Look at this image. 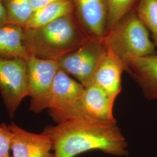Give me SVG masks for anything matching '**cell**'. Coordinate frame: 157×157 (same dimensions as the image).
<instances>
[{"instance_id": "cell-1", "label": "cell", "mask_w": 157, "mask_h": 157, "mask_svg": "<svg viewBox=\"0 0 157 157\" xmlns=\"http://www.w3.org/2000/svg\"><path fill=\"white\" fill-rule=\"evenodd\" d=\"M54 157H75L98 150L115 157H127L128 144L117 124L78 119L45 127Z\"/></svg>"}, {"instance_id": "cell-2", "label": "cell", "mask_w": 157, "mask_h": 157, "mask_svg": "<svg viewBox=\"0 0 157 157\" xmlns=\"http://www.w3.org/2000/svg\"><path fill=\"white\" fill-rule=\"evenodd\" d=\"M90 37L74 13L37 28H23V43L29 56L58 62Z\"/></svg>"}, {"instance_id": "cell-3", "label": "cell", "mask_w": 157, "mask_h": 157, "mask_svg": "<svg viewBox=\"0 0 157 157\" xmlns=\"http://www.w3.org/2000/svg\"><path fill=\"white\" fill-rule=\"evenodd\" d=\"M102 40L107 51L119 58L126 69L130 59L157 52L148 30L135 10L125 15L107 31Z\"/></svg>"}, {"instance_id": "cell-4", "label": "cell", "mask_w": 157, "mask_h": 157, "mask_svg": "<svg viewBox=\"0 0 157 157\" xmlns=\"http://www.w3.org/2000/svg\"><path fill=\"white\" fill-rule=\"evenodd\" d=\"M84 90L78 81L59 69L48 108L49 115L56 124L82 118L91 120L85 111Z\"/></svg>"}, {"instance_id": "cell-5", "label": "cell", "mask_w": 157, "mask_h": 157, "mask_svg": "<svg viewBox=\"0 0 157 157\" xmlns=\"http://www.w3.org/2000/svg\"><path fill=\"white\" fill-rule=\"evenodd\" d=\"M107 53L102 39L90 37L57 62L60 69L86 87L93 83L95 71Z\"/></svg>"}, {"instance_id": "cell-6", "label": "cell", "mask_w": 157, "mask_h": 157, "mask_svg": "<svg viewBox=\"0 0 157 157\" xmlns=\"http://www.w3.org/2000/svg\"><path fill=\"white\" fill-rule=\"evenodd\" d=\"M26 62L29 109L36 113L48 108L54 78L59 67L58 62L30 56Z\"/></svg>"}, {"instance_id": "cell-7", "label": "cell", "mask_w": 157, "mask_h": 157, "mask_svg": "<svg viewBox=\"0 0 157 157\" xmlns=\"http://www.w3.org/2000/svg\"><path fill=\"white\" fill-rule=\"evenodd\" d=\"M0 93L12 118L23 98L28 96L25 60L0 58Z\"/></svg>"}, {"instance_id": "cell-8", "label": "cell", "mask_w": 157, "mask_h": 157, "mask_svg": "<svg viewBox=\"0 0 157 157\" xmlns=\"http://www.w3.org/2000/svg\"><path fill=\"white\" fill-rule=\"evenodd\" d=\"M74 14L81 27L90 37L102 39L107 32L106 0H72Z\"/></svg>"}, {"instance_id": "cell-9", "label": "cell", "mask_w": 157, "mask_h": 157, "mask_svg": "<svg viewBox=\"0 0 157 157\" xmlns=\"http://www.w3.org/2000/svg\"><path fill=\"white\" fill-rule=\"evenodd\" d=\"M8 126L12 133V157H54L50 139L43 132L33 133L14 123Z\"/></svg>"}, {"instance_id": "cell-10", "label": "cell", "mask_w": 157, "mask_h": 157, "mask_svg": "<svg viewBox=\"0 0 157 157\" xmlns=\"http://www.w3.org/2000/svg\"><path fill=\"white\" fill-rule=\"evenodd\" d=\"M126 71L140 85L148 100H157V52L129 61Z\"/></svg>"}, {"instance_id": "cell-11", "label": "cell", "mask_w": 157, "mask_h": 157, "mask_svg": "<svg viewBox=\"0 0 157 157\" xmlns=\"http://www.w3.org/2000/svg\"><path fill=\"white\" fill-rule=\"evenodd\" d=\"M125 70L123 62L107 51L95 71L93 83L100 86L115 101L122 90V75Z\"/></svg>"}, {"instance_id": "cell-12", "label": "cell", "mask_w": 157, "mask_h": 157, "mask_svg": "<svg viewBox=\"0 0 157 157\" xmlns=\"http://www.w3.org/2000/svg\"><path fill=\"white\" fill-rule=\"evenodd\" d=\"M84 87V108L88 118L95 121L117 124L113 113L115 101L94 83Z\"/></svg>"}, {"instance_id": "cell-13", "label": "cell", "mask_w": 157, "mask_h": 157, "mask_svg": "<svg viewBox=\"0 0 157 157\" xmlns=\"http://www.w3.org/2000/svg\"><path fill=\"white\" fill-rule=\"evenodd\" d=\"M29 54L23 43V28L11 23L0 26V58L22 59Z\"/></svg>"}, {"instance_id": "cell-14", "label": "cell", "mask_w": 157, "mask_h": 157, "mask_svg": "<svg viewBox=\"0 0 157 157\" xmlns=\"http://www.w3.org/2000/svg\"><path fill=\"white\" fill-rule=\"evenodd\" d=\"M74 13L72 0L55 2L34 11L23 28H37L44 26L56 19Z\"/></svg>"}, {"instance_id": "cell-15", "label": "cell", "mask_w": 157, "mask_h": 157, "mask_svg": "<svg viewBox=\"0 0 157 157\" xmlns=\"http://www.w3.org/2000/svg\"><path fill=\"white\" fill-rule=\"evenodd\" d=\"M8 23L23 28L33 13L31 0H4Z\"/></svg>"}, {"instance_id": "cell-16", "label": "cell", "mask_w": 157, "mask_h": 157, "mask_svg": "<svg viewBox=\"0 0 157 157\" xmlns=\"http://www.w3.org/2000/svg\"><path fill=\"white\" fill-rule=\"evenodd\" d=\"M135 10L151 32L152 41L157 47V0H139Z\"/></svg>"}, {"instance_id": "cell-17", "label": "cell", "mask_w": 157, "mask_h": 157, "mask_svg": "<svg viewBox=\"0 0 157 157\" xmlns=\"http://www.w3.org/2000/svg\"><path fill=\"white\" fill-rule=\"evenodd\" d=\"M108 7L107 32L129 12L135 10L139 0H106Z\"/></svg>"}, {"instance_id": "cell-18", "label": "cell", "mask_w": 157, "mask_h": 157, "mask_svg": "<svg viewBox=\"0 0 157 157\" xmlns=\"http://www.w3.org/2000/svg\"><path fill=\"white\" fill-rule=\"evenodd\" d=\"M12 133L5 123L0 124V157H11Z\"/></svg>"}, {"instance_id": "cell-19", "label": "cell", "mask_w": 157, "mask_h": 157, "mask_svg": "<svg viewBox=\"0 0 157 157\" xmlns=\"http://www.w3.org/2000/svg\"><path fill=\"white\" fill-rule=\"evenodd\" d=\"M65 0H31L32 6L34 11L51 4Z\"/></svg>"}, {"instance_id": "cell-20", "label": "cell", "mask_w": 157, "mask_h": 157, "mask_svg": "<svg viewBox=\"0 0 157 157\" xmlns=\"http://www.w3.org/2000/svg\"><path fill=\"white\" fill-rule=\"evenodd\" d=\"M8 23L4 0H0V26Z\"/></svg>"}]
</instances>
